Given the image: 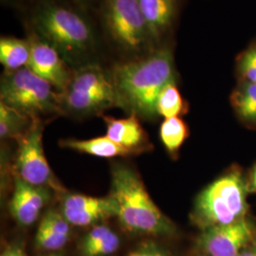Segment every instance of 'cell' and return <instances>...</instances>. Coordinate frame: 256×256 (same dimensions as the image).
<instances>
[{
  "label": "cell",
  "mask_w": 256,
  "mask_h": 256,
  "mask_svg": "<svg viewBox=\"0 0 256 256\" xmlns=\"http://www.w3.org/2000/svg\"><path fill=\"white\" fill-rule=\"evenodd\" d=\"M252 182H256V166L254 169L252 174Z\"/></svg>",
  "instance_id": "cell-29"
},
{
  "label": "cell",
  "mask_w": 256,
  "mask_h": 256,
  "mask_svg": "<svg viewBox=\"0 0 256 256\" xmlns=\"http://www.w3.org/2000/svg\"><path fill=\"white\" fill-rule=\"evenodd\" d=\"M120 247V238L114 232H110L108 236L90 247L81 250L84 256H104L114 254Z\"/></svg>",
  "instance_id": "cell-22"
},
{
  "label": "cell",
  "mask_w": 256,
  "mask_h": 256,
  "mask_svg": "<svg viewBox=\"0 0 256 256\" xmlns=\"http://www.w3.org/2000/svg\"><path fill=\"white\" fill-rule=\"evenodd\" d=\"M70 238L57 232L45 222L41 221L36 234L37 247L46 250H57L66 246Z\"/></svg>",
  "instance_id": "cell-21"
},
{
  "label": "cell",
  "mask_w": 256,
  "mask_h": 256,
  "mask_svg": "<svg viewBox=\"0 0 256 256\" xmlns=\"http://www.w3.org/2000/svg\"><path fill=\"white\" fill-rule=\"evenodd\" d=\"M59 93L62 112L92 115L114 106L120 108L110 66H106L104 62L72 70L68 86Z\"/></svg>",
  "instance_id": "cell-5"
},
{
  "label": "cell",
  "mask_w": 256,
  "mask_h": 256,
  "mask_svg": "<svg viewBox=\"0 0 256 256\" xmlns=\"http://www.w3.org/2000/svg\"><path fill=\"white\" fill-rule=\"evenodd\" d=\"M238 68L244 81L256 84V54L252 46L240 55Z\"/></svg>",
  "instance_id": "cell-23"
},
{
  "label": "cell",
  "mask_w": 256,
  "mask_h": 256,
  "mask_svg": "<svg viewBox=\"0 0 256 256\" xmlns=\"http://www.w3.org/2000/svg\"><path fill=\"white\" fill-rule=\"evenodd\" d=\"M232 102L240 118L256 122V84L241 82L232 96Z\"/></svg>",
  "instance_id": "cell-18"
},
{
  "label": "cell",
  "mask_w": 256,
  "mask_h": 256,
  "mask_svg": "<svg viewBox=\"0 0 256 256\" xmlns=\"http://www.w3.org/2000/svg\"><path fill=\"white\" fill-rule=\"evenodd\" d=\"M0 102L32 118L62 113L60 93L28 68L4 70Z\"/></svg>",
  "instance_id": "cell-7"
},
{
  "label": "cell",
  "mask_w": 256,
  "mask_h": 256,
  "mask_svg": "<svg viewBox=\"0 0 256 256\" xmlns=\"http://www.w3.org/2000/svg\"><path fill=\"white\" fill-rule=\"evenodd\" d=\"M95 16L114 62L138 59L158 48L138 0H101Z\"/></svg>",
  "instance_id": "cell-3"
},
{
  "label": "cell",
  "mask_w": 256,
  "mask_h": 256,
  "mask_svg": "<svg viewBox=\"0 0 256 256\" xmlns=\"http://www.w3.org/2000/svg\"><path fill=\"white\" fill-rule=\"evenodd\" d=\"M56 256V254H50V256Z\"/></svg>",
  "instance_id": "cell-32"
},
{
  "label": "cell",
  "mask_w": 256,
  "mask_h": 256,
  "mask_svg": "<svg viewBox=\"0 0 256 256\" xmlns=\"http://www.w3.org/2000/svg\"><path fill=\"white\" fill-rule=\"evenodd\" d=\"M43 126L40 118H34L22 135L16 164L18 178L37 187L58 188L43 149Z\"/></svg>",
  "instance_id": "cell-8"
},
{
  "label": "cell",
  "mask_w": 256,
  "mask_h": 256,
  "mask_svg": "<svg viewBox=\"0 0 256 256\" xmlns=\"http://www.w3.org/2000/svg\"><path fill=\"white\" fill-rule=\"evenodd\" d=\"M156 46L170 43L176 22L180 0H138Z\"/></svg>",
  "instance_id": "cell-12"
},
{
  "label": "cell",
  "mask_w": 256,
  "mask_h": 256,
  "mask_svg": "<svg viewBox=\"0 0 256 256\" xmlns=\"http://www.w3.org/2000/svg\"><path fill=\"white\" fill-rule=\"evenodd\" d=\"M62 214L70 225L84 227L117 214L113 198L70 194L62 204Z\"/></svg>",
  "instance_id": "cell-11"
},
{
  "label": "cell",
  "mask_w": 256,
  "mask_h": 256,
  "mask_svg": "<svg viewBox=\"0 0 256 256\" xmlns=\"http://www.w3.org/2000/svg\"><path fill=\"white\" fill-rule=\"evenodd\" d=\"M252 46V48H254V52H256V45H254V46Z\"/></svg>",
  "instance_id": "cell-31"
},
{
  "label": "cell",
  "mask_w": 256,
  "mask_h": 256,
  "mask_svg": "<svg viewBox=\"0 0 256 256\" xmlns=\"http://www.w3.org/2000/svg\"><path fill=\"white\" fill-rule=\"evenodd\" d=\"M110 196L116 204L120 223L132 232L170 236L174 224L158 208L140 178L126 166L112 170Z\"/></svg>",
  "instance_id": "cell-4"
},
{
  "label": "cell",
  "mask_w": 256,
  "mask_h": 256,
  "mask_svg": "<svg viewBox=\"0 0 256 256\" xmlns=\"http://www.w3.org/2000/svg\"><path fill=\"white\" fill-rule=\"evenodd\" d=\"M48 200L46 188L30 185L16 178L10 204V212L20 225L30 226L36 221Z\"/></svg>",
  "instance_id": "cell-13"
},
{
  "label": "cell",
  "mask_w": 256,
  "mask_h": 256,
  "mask_svg": "<svg viewBox=\"0 0 256 256\" xmlns=\"http://www.w3.org/2000/svg\"><path fill=\"white\" fill-rule=\"evenodd\" d=\"M247 188L239 173L223 176L196 198L194 220L202 229L246 220Z\"/></svg>",
  "instance_id": "cell-6"
},
{
  "label": "cell",
  "mask_w": 256,
  "mask_h": 256,
  "mask_svg": "<svg viewBox=\"0 0 256 256\" xmlns=\"http://www.w3.org/2000/svg\"><path fill=\"white\" fill-rule=\"evenodd\" d=\"M30 45V60L27 68L50 82L58 92H62L70 80L72 68L45 39L26 30Z\"/></svg>",
  "instance_id": "cell-9"
},
{
  "label": "cell",
  "mask_w": 256,
  "mask_h": 256,
  "mask_svg": "<svg viewBox=\"0 0 256 256\" xmlns=\"http://www.w3.org/2000/svg\"><path fill=\"white\" fill-rule=\"evenodd\" d=\"M239 256H256V244L250 247L245 248Z\"/></svg>",
  "instance_id": "cell-27"
},
{
  "label": "cell",
  "mask_w": 256,
  "mask_h": 256,
  "mask_svg": "<svg viewBox=\"0 0 256 256\" xmlns=\"http://www.w3.org/2000/svg\"><path fill=\"white\" fill-rule=\"evenodd\" d=\"M30 60V45L27 38L1 36L0 63L5 70H16L26 68Z\"/></svg>",
  "instance_id": "cell-15"
},
{
  "label": "cell",
  "mask_w": 256,
  "mask_h": 256,
  "mask_svg": "<svg viewBox=\"0 0 256 256\" xmlns=\"http://www.w3.org/2000/svg\"><path fill=\"white\" fill-rule=\"evenodd\" d=\"M187 126L182 120L178 117L164 119L160 126V138L166 149L174 153L182 146L187 137Z\"/></svg>",
  "instance_id": "cell-20"
},
{
  "label": "cell",
  "mask_w": 256,
  "mask_h": 256,
  "mask_svg": "<svg viewBox=\"0 0 256 256\" xmlns=\"http://www.w3.org/2000/svg\"><path fill=\"white\" fill-rule=\"evenodd\" d=\"M34 118L0 102V136H22L32 124Z\"/></svg>",
  "instance_id": "cell-17"
},
{
  "label": "cell",
  "mask_w": 256,
  "mask_h": 256,
  "mask_svg": "<svg viewBox=\"0 0 256 256\" xmlns=\"http://www.w3.org/2000/svg\"><path fill=\"white\" fill-rule=\"evenodd\" d=\"M1 256H26L23 248L19 245H10L7 248Z\"/></svg>",
  "instance_id": "cell-26"
},
{
  "label": "cell",
  "mask_w": 256,
  "mask_h": 256,
  "mask_svg": "<svg viewBox=\"0 0 256 256\" xmlns=\"http://www.w3.org/2000/svg\"><path fill=\"white\" fill-rule=\"evenodd\" d=\"M63 144L64 146L72 148L76 151L101 158H113L133 153L132 150L114 142L106 136L86 140H68L64 142Z\"/></svg>",
  "instance_id": "cell-16"
},
{
  "label": "cell",
  "mask_w": 256,
  "mask_h": 256,
  "mask_svg": "<svg viewBox=\"0 0 256 256\" xmlns=\"http://www.w3.org/2000/svg\"><path fill=\"white\" fill-rule=\"evenodd\" d=\"M254 238V228L247 220L204 230L200 246L210 256H239Z\"/></svg>",
  "instance_id": "cell-10"
},
{
  "label": "cell",
  "mask_w": 256,
  "mask_h": 256,
  "mask_svg": "<svg viewBox=\"0 0 256 256\" xmlns=\"http://www.w3.org/2000/svg\"><path fill=\"white\" fill-rule=\"evenodd\" d=\"M250 186H252V191L256 192V182H250Z\"/></svg>",
  "instance_id": "cell-30"
},
{
  "label": "cell",
  "mask_w": 256,
  "mask_h": 256,
  "mask_svg": "<svg viewBox=\"0 0 256 256\" xmlns=\"http://www.w3.org/2000/svg\"><path fill=\"white\" fill-rule=\"evenodd\" d=\"M120 108L146 119L158 116L156 102L165 86L176 82L173 44L156 48L144 57L110 66Z\"/></svg>",
  "instance_id": "cell-2"
},
{
  "label": "cell",
  "mask_w": 256,
  "mask_h": 256,
  "mask_svg": "<svg viewBox=\"0 0 256 256\" xmlns=\"http://www.w3.org/2000/svg\"><path fill=\"white\" fill-rule=\"evenodd\" d=\"M25 28L45 39L72 70L108 54L94 14L60 0H26Z\"/></svg>",
  "instance_id": "cell-1"
},
{
  "label": "cell",
  "mask_w": 256,
  "mask_h": 256,
  "mask_svg": "<svg viewBox=\"0 0 256 256\" xmlns=\"http://www.w3.org/2000/svg\"><path fill=\"white\" fill-rule=\"evenodd\" d=\"M185 108L182 96L176 86V82L168 84L158 95L156 102V112L165 119L178 117Z\"/></svg>",
  "instance_id": "cell-19"
},
{
  "label": "cell",
  "mask_w": 256,
  "mask_h": 256,
  "mask_svg": "<svg viewBox=\"0 0 256 256\" xmlns=\"http://www.w3.org/2000/svg\"><path fill=\"white\" fill-rule=\"evenodd\" d=\"M106 124V137L122 146L134 152L146 140V133L136 114H131L126 119L104 117Z\"/></svg>",
  "instance_id": "cell-14"
},
{
  "label": "cell",
  "mask_w": 256,
  "mask_h": 256,
  "mask_svg": "<svg viewBox=\"0 0 256 256\" xmlns=\"http://www.w3.org/2000/svg\"><path fill=\"white\" fill-rule=\"evenodd\" d=\"M60 1L72 4L74 6L81 8L84 10H88V12L95 14L96 10L98 8V5L101 0H60Z\"/></svg>",
  "instance_id": "cell-25"
},
{
  "label": "cell",
  "mask_w": 256,
  "mask_h": 256,
  "mask_svg": "<svg viewBox=\"0 0 256 256\" xmlns=\"http://www.w3.org/2000/svg\"><path fill=\"white\" fill-rule=\"evenodd\" d=\"M4 4H10V5H16V6H21L25 0H1Z\"/></svg>",
  "instance_id": "cell-28"
},
{
  "label": "cell",
  "mask_w": 256,
  "mask_h": 256,
  "mask_svg": "<svg viewBox=\"0 0 256 256\" xmlns=\"http://www.w3.org/2000/svg\"><path fill=\"white\" fill-rule=\"evenodd\" d=\"M128 256H170L153 242H146L132 250Z\"/></svg>",
  "instance_id": "cell-24"
}]
</instances>
